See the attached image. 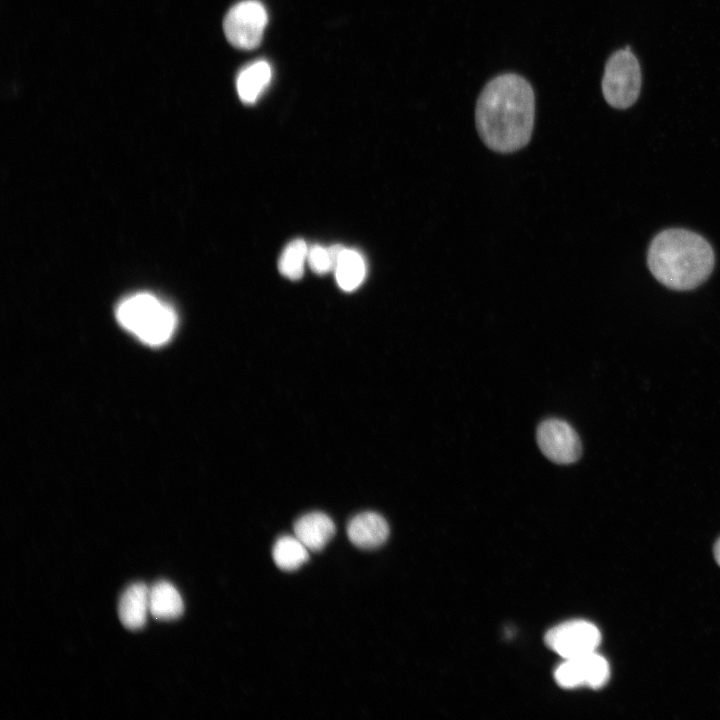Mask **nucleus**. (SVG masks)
<instances>
[{
	"label": "nucleus",
	"instance_id": "f257e3e1",
	"mask_svg": "<svg viewBox=\"0 0 720 720\" xmlns=\"http://www.w3.org/2000/svg\"><path fill=\"white\" fill-rule=\"evenodd\" d=\"M535 120V94L521 75L504 73L492 78L481 91L475 123L483 143L492 151L509 154L530 141Z\"/></svg>",
	"mask_w": 720,
	"mask_h": 720
},
{
	"label": "nucleus",
	"instance_id": "f03ea898",
	"mask_svg": "<svg viewBox=\"0 0 720 720\" xmlns=\"http://www.w3.org/2000/svg\"><path fill=\"white\" fill-rule=\"evenodd\" d=\"M647 260L660 283L675 290H689L711 274L714 252L702 236L685 229H668L652 240Z\"/></svg>",
	"mask_w": 720,
	"mask_h": 720
},
{
	"label": "nucleus",
	"instance_id": "7ed1b4c3",
	"mask_svg": "<svg viewBox=\"0 0 720 720\" xmlns=\"http://www.w3.org/2000/svg\"><path fill=\"white\" fill-rule=\"evenodd\" d=\"M116 318L122 327L152 346L166 343L177 323L174 310L148 293L124 299L116 309Z\"/></svg>",
	"mask_w": 720,
	"mask_h": 720
},
{
	"label": "nucleus",
	"instance_id": "20e7f679",
	"mask_svg": "<svg viewBox=\"0 0 720 720\" xmlns=\"http://www.w3.org/2000/svg\"><path fill=\"white\" fill-rule=\"evenodd\" d=\"M640 65L627 46L614 52L606 62L602 92L607 103L617 109L632 106L640 93Z\"/></svg>",
	"mask_w": 720,
	"mask_h": 720
},
{
	"label": "nucleus",
	"instance_id": "39448f33",
	"mask_svg": "<svg viewBox=\"0 0 720 720\" xmlns=\"http://www.w3.org/2000/svg\"><path fill=\"white\" fill-rule=\"evenodd\" d=\"M268 15L257 0H243L227 12L223 29L228 42L236 48L251 50L262 41Z\"/></svg>",
	"mask_w": 720,
	"mask_h": 720
},
{
	"label": "nucleus",
	"instance_id": "423d86ee",
	"mask_svg": "<svg viewBox=\"0 0 720 720\" xmlns=\"http://www.w3.org/2000/svg\"><path fill=\"white\" fill-rule=\"evenodd\" d=\"M545 642L563 659H570L595 652L601 642V633L588 621L572 620L550 629Z\"/></svg>",
	"mask_w": 720,
	"mask_h": 720
},
{
	"label": "nucleus",
	"instance_id": "0eeeda50",
	"mask_svg": "<svg viewBox=\"0 0 720 720\" xmlns=\"http://www.w3.org/2000/svg\"><path fill=\"white\" fill-rule=\"evenodd\" d=\"M537 443L542 453L558 464H570L581 455V441L567 422L550 418L544 420L537 428Z\"/></svg>",
	"mask_w": 720,
	"mask_h": 720
},
{
	"label": "nucleus",
	"instance_id": "6e6552de",
	"mask_svg": "<svg viewBox=\"0 0 720 720\" xmlns=\"http://www.w3.org/2000/svg\"><path fill=\"white\" fill-rule=\"evenodd\" d=\"M610 675L607 660L596 651L575 658L564 659L555 670L556 682L564 688L588 686L601 688Z\"/></svg>",
	"mask_w": 720,
	"mask_h": 720
},
{
	"label": "nucleus",
	"instance_id": "1a4fd4ad",
	"mask_svg": "<svg viewBox=\"0 0 720 720\" xmlns=\"http://www.w3.org/2000/svg\"><path fill=\"white\" fill-rule=\"evenodd\" d=\"M349 540L361 549H374L384 544L389 536V526L378 513L363 512L348 523Z\"/></svg>",
	"mask_w": 720,
	"mask_h": 720
},
{
	"label": "nucleus",
	"instance_id": "9d476101",
	"mask_svg": "<svg viewBox=\"0 0 720 720\" xmlns=\"http://www.w3.org/2000/svg\"><path fill=\"white\" fill-rule=\"evenodd\" d=\"M335 524L332 519L322 512H310L294 524L295 536L309 551L322 550L335 535Z\"/></svg>",
	"mask_w": 720,
	"mask_h": 720
},
{
	"label": "nucleus",
	"instance_id": "9b49d317",
	"mask_svg": "<svg viewBox=\"0 0 720 720\" xmlns=\"http://www.w3.org/2000/svg\"><path fill=\"white\" fill-rule=\"evenodd\" d=\"M149 588L142 582L131 584L121 595L118 615L121 623L130 630L144 627L149 611Z\"/></svg>",
	"mask_w": 720,
	"mask_h": 720
},
{
	"label": "nucleus",
	"instance_id": "f8f14e48",
	"mask_svg": "<svg viewBox=\"0 0 720 720\" xmlns=\"http://www.w3.org/2000/svg\"><path fill=\"white\" fill-rule=\"evenodd\" d=\"M272 70L265 60L255 61L244 67L236 79V89L240 100L253 104L270 83Z\"/></svg>",
	"mask_w": 720,
	"mask_h": 720
},
{
	"label": "nucleus",
	"instance_id": "ddd939ff",
	"mask_svg": "<svg viewBox=\"0 0 720 720\" xmlns=\"http://www.w3.org/2000/svg\"><path fill=\"white\" fill-rule=\"evenodd\" d=\"M149 611L158 620H174L184 611L178 590L168 581H158L149 588Z\"/></svg>",
	"mask_w": 720,
	"mask_h": 720
},
{
	"label": "nucleus",
	"instance_id": "4468645a",
	"mask_svg": "<svg viewBox=\"0 0 720 720\" xmlns=\"http://www.w3.org/2000/svg\"><path fill=\"white\" fill-rule=\"evenodd\" d=\"M333 271L339 287L346 292H351L364 281L366 263L358 251L344 248Z\"/></svg>",
	"mask_w": 720,
	"mask_h": 720
},
{
	"label": "nucleus",
	"instance_id": "2eb2a0df",
	"mask_svg": "<svg viewBox=\"0 0 720 720\" xmlns=\"http://www.w3.org/2000/svg\"><path fill=\"white\" fill-rule=\"evenodd\" d=\"M272 557L278 568L294 571L309 559V550L296 536H282L274 544Z\"/></svg>",
	"mask_w": 720,
	"mask_h": 720
},
{
	"label": "nucleus",
	"instance_id": "dca6fc26",
	"mask_svg": "<svg viewBox=\"0 0 720 720\" xmlns=\"http://www.w3.org/2000/svg\"><path fill=\"white\" fill-rule=\"evenodd\" d=\"M308 247L304 240L294 239L283 249L279 261V272L286 278L298 280L303 276L307 261Z\"/></svg>",
	"mask_w": 720,
	"mask_h": 720
},
{
	"label": "nucleus",
	"instance_id": "f3484780",
	"mask_svg": "<svg viewBox=\"0 0 720 720\" xmlns=\"http://www.w3.org/2000/svg\"><path fill=\"white\" fill-rule=\"evenodd\" d=\"M307 262L309 267L319 275L333 271V264L328 247L314 244L308 248Z\"/></svg>",
	"mask_w": 720,
	"mask_h": 720
},
{
	"label": "nucleus",
	"instance_id": "a211bd4d",
	"mask_svg": "<svg viewBox=\"0 0 720 720\" xmlns=\"http://www.w3.org/2000/svg\"><path fill=\"white\" fill-rule=\"evenodd\" d=\"M714 557L716 559V562L720 566V538L717 540V542L714 545Z\"/></svg>",
	"mask_w": 720,
	"mask_h": 720
}]
</instances>
